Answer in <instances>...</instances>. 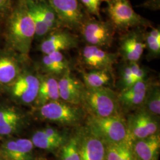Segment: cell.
<instances>
[{
    "mask_svg": "<svg viewBox=\"0 0 160 160\" xmlns=\"http://www.w3.org/2000/svg\"><path fill=\"white\" fill-rule=\"evenodd\" d=\"M8 26L11 45L22 55H28L35 37V27L25 0H21L12 10Z\"/></svg>",
    "mask_w": 160,
    "mask_h": 160,
    "instance_id": "6da1fadb",
    "label": "cell"
},
{
    "mask_svg": "<svg viewBox=\"0 0 160 160\" xmlns=\"http://www.w3.org/2000/svg\"><path fill=\"white\" fill-rule=\"evenodd\" d=\"M81 106L87 115L94 117L104 118L123 114L118 101V92L110 87L94 88L85 87Z\"/></svg>",
    "mask_w": 160,
    "mask_h": 160,
    "instance_id": "7a4b0ae2",
    "label": "cell"
},
{
    "mask_svg": "<svg viewBox=\"0 0 160 160\" xmlns=\"http://www.w3.org/2000/svg\"><path fill=\"white\" fill-rule=\"evenodd\" d=\"M86 122L87 129L106 145L130 138L123 114L104 118L87 115Z\"/></svg>",
    "mask_w": 160,
    "mask_h": 160,
    "instance_id": "3957f363",
    "label": "cell"
},
{
    "mask_svg": "<svg viewBox=\"0 0 160 160\" xmlns=\"http://www.w3.org/2000/svg\"><path fill=\"white\" fill-rule=\"evenodd\" d=\"M38 108V114L42 119L61 126H80L87 117L86 111L81 106L61 100L46 103Z\"/></svg>",
    "mask_w": 160,
    "mask_h": 160,
    "instance_id": "277c9868",
    "label": "cell"
},
{
    "mask_svg": "<svg viewBox=\"0 0 160 160\" xmlns=\"http://www.w3.org/2000/svg\"><path fill=\"white\" fill-rule=\"evenodd\" d=\"M106 12L109 22L118 30L125 32L137 27H148V20L133 10L130 0H108Z\"/></svg>",
    "mask_w": 160,
    "mask_h": 160,
    "instance_id": "5b68a950",
    "label": "cell"
},
{
    "mask_svg": "<svg viewBox=\"0 0 160 160\" xmlns=\"http://www.w3.org/2000/svg\"><path fill=\"white\" fill-rule=\"evenodd\" d=\"M79 31L87 45L101 48L111 46L116 33V29L110 22L87 17Z\"/></svg>",
    "mask_w": 160,
    "mask_h": 160,
    "instance_id": "8992f818",
    "label": "cell"
},
{
    "mask_svg": "<svg viewBox=\"0 0 160 160\" xmlns=\"http://www.w3.org/2000/svg\"><path fill=\"white\" fill-rule=\"evenodd\" d=\"M55 12L61 27L79 31L86 18L79 0H47Z\"/></svg>",
    "mask_w": 160,
    "mask_h": 160,
    "instance_id": "52a82bcc",
    "label": "cell"
},
{
    "mask_svg": "<svg viewBox=\"0 0 160 160\" xmlns=\"http://www.w3.org/2000/svg\"><path fill=\"white\" fill-rule=\"evenodd\" d=\"M160 118L139 108L128 114L126 119L128 135L132 141L148 137L160 132Z\"/></svg>",
    "mask_w": 160,
    "mask_h": 160,
    "instance_id": "ba28073f",
    "label": "cell"
},
{
    "mask_svg": "<svg viewBox=\"0 0 160 160\" xmlns=\"http://www.w3.org/2000/svg\"><path fill=\"white\" fill-rule=\"evenodd\" d=\"M145 30L137 27L125 31L119 39L118 54L123 62H139L145 50Z\"/></svg>",
    "mask_w": 160,
    "mask_h": 160,
    "instance_id": "9c48e42d",
    "label": "cell"
},
{
    "mask_svg": "<svg viewBox=\"0 0 160 160\" xmlns=\"http://www.w3.org/2000/svg\"><path fill=\"white\" fill-rule=\"evenodd\" d=\"M118 53L109 52L97 46L87 45L80 51V61L82 66L88 70L106 69L112 71L118 62Z\"/></svg>",
    "mask_w": 160,
    "mask_h": 160,
    "instance_id": "30bf717a",
    "label": "cell"
},
{
    "mask_svg": "<svg viewBox=\"0 0 160 160\" xmlns=\"http://www.w3.org/2000/svg\"><path fill=\"white\" fill-rule=\"evenodd\" d=\"M151 81L147 77L118 93L120 110L123 114L132 112L142 107Z\"/></svg>",
    "mask_w": 160,
    "mask_h": 160,
    "instance_id": "8fae6325",
    "label": "cell"
},
{
    "mask_svg": "<svg viewBox=\"0 0 160 160\" xmlns=\"http://www.w3.org/2000/svg\"><path fill=\"white\" fill-rule=\"evenodd\" d=\"M78 45L79 40L77 36L68 29L59 28L52 30L43 39L40 51L46 55L77 48Z\"/></svg>",
    "mask_w": 160,
    "mask_h": 160,
    "instance_id": "7c38bea8",
    "label": "cell"
},
{
    "mask_svg": "<svg viewBox=\"0 0 160 160\" xmlns=\"http://www.w3.org/2000/svg\"><path fill=\"white\" fill-rule=\"evenodd\" d=\"M80 160H106V145L86 126L76 134Z\"/></svg>",
    "mask_w": 160,
    "mask_h": 160,
    "instance_id": "4fadbf2b",
    "label": "cell"
},
{
    "mask_svg": "<svg viewBox=\"0 0 160 160\" xmlns=\"http://www.w3.org/2000/svg\"><path fill=\"white\" fill-rule=\"evenodd\" d=\"M40 84L39 77L31 72L19 75L12 88L14 97L20 102L29 104L34 103Z\"/></svg>",
    "mask_w": 160,
    "mask_h": 160,
    "instance_id": "5bb4252c",
    "label": "cell"
},
{
    "mask_svg": "<svg viewBox=\"0 0 160 160\" xmlns=\"http://www.w3.org/2000/svg\"><path fill=\"white\" fill-rule=\"evenodd\" d=\"M60 100L75 105H80L85 86L81 80L72 74L71 70L58 78Z\"/></svg>",
    "mask_w": 160,
    "mask_h": 160,
    "instance_id": "9a60e30c",
    "label": "cell"
},
{
    "mask_svg": "<svg viewBox=\"0 0 160 160\" xmlns=\"http://www.w3.org/2000/svg\"><path fill=\"white\" fill-rule=\"evenodd\" d=\"M34 145L31 139H10L2 144L0 149L4 160H33Z\"/></svg>",
    "mask_w": 160,
    "mask_h": 160,
    "instance_id": "2e32d148",
    "label": "cell"
},
{
    "mask_svg": "<svg viewBox=\"0 0 160 160\" xmlns=\"http://www.w3.org/2000/svg\"><path fill=\"white\" fill-rule=\"evenodd\" d=\"M132 148L136 160H158L160 132L148 137L132 141Z\"/></svg>",
    "mask_w": 160,
    "mask_h": 160,
    "instance_id": "e0dca14e",
    "label": "cell"
},
{
    "mask_svg": "<svg viewBox=\"0 0 160 160\" xmlns=\"http://www.w3.org/2000/svg\"><path fill=\"white\" fill-rule=\"evenodd\" d=\"M118 84L121 90L128 88L139 80L148 77L147 68L138 62H123L119 69Z\"/></svg>",
    "mask_w": 160,
    "mask_h": 160,
    "instance_id": "ac0fdd59",
    "label": "cell"
},
{
    "mask_svg": "<svg viewBox=\"0 0 160 160\" xmlns=\"http://www.w3.org/2000/svg\"><path fill=\"white\" fill-rule=\"evenodd\" d=\"M40 84L34 103L38 107L47 103L60 100L58 78L52 75L39 77Z\"/></svg>",
    "mask_w": 160,
    "mask_h": 160,
    "instance_id": "d6986e66",
    "label": "cell"
},
{
    "mask_svg": "<svg viewBox=\"0 0 160 160\" xmlns=\"http://www.w3.org/2000/svg\"><path fill=\"white\" fill-rule=\"evenodd\" d=\"M42 66L48 74L57 78L71 70V64L61 52L44 55L42 59Z\"/></svg>",
    "mask_w": 160,
    "mask_h": 160,
    "instance_id": "ffe728a7",
    "label": "cell"
},
{
    "mask_svg": "<svg viewBox=\"0 0 160 160\" xmlns=\"http://www.w3.org/2000/svg\"><path fill=\"white\" fill-rule=\"evenodd\" d=\"M80 73L86 88H94L102 87H109L114 81L112 71L106 69L81 70Z\"/></svg>",
    "mask_w": 160,
    "mask_h": 160,
    "instance_id": "44dd1931",
    "label": "cell"
},
{
    "mask_svg": "<svg viewBox=\"0 0 160 160\" xmlns=\"http://www.w3.org/2000/svg\"><path fill=\"white\" fill-rule=\"evenodd\" d=\"M22 124L20 114L12 109L0 110V135H10L19 129Z\"/></svg>",
    "mask_w": 160,
    "mask_h": 160,
    "instance_id": "7402d4cb",
    "label": "cell"
},
{
    "mask_svg": "<svg viewBox=\"0 0 160 160\" xmlns=\"http://www.w3.org/2000/svg\"><path fill=\"white\" fill-rule=\"evenodd\" d=\"M141 108L149 113L160 118V86L159 82L151 81Z\"/></svg>",
    "mask_w": 160,
    "mask_h": 160,
    "instance_id": "603a6c76",
    "label": "cell"
},
{
    "mask_svg": "<svg viewBox=\"0 0 160 160\" xmlns=\"http://www.w3.org/2000/svg\"><path fill=\"white\" fill-rule=\"evenodd\" d=\"M144 40L145 49L147 51L148 61L157 59L160 56V27L150 26L148 31H145Z\"/></svg>",
    "mask_w": 160,
    "mask_h": 160,
    "instance_id": "cb8c5ba5",
    "label": "cell"
},
{
    "mask_svg": "<svg viewBox=\"0 0 160 160\" xmlns=\"http://www.w3.org/2000/svg\"><path fill=\"white\" fill-rule=\"evenodd\" d=\"M19 75V67L15 60L7 56L0 57V84H10Z\"/></svg>",
    "mask_w": 160,
    "mask_h": 160,
    "instance_id": "d4e9b609",
    "label": "cell"
},
{
    "mask_svg": "<svg viewBox=\"0 0 160 160\" xmlns=\"http://www.w3.org/2000/svg\"><path fill=\"white\" fill-rule=\"evenodd\" d=\"M29 13L32 18L35 27V37L43 39L51 32L37 7L36 3L32 0H25Z\"/></svg>",
    "mask_w": 160,
    "mask_h": 160,
    "instance_id": "484cf974",
    "label": "cell"
},
{
    "mask_svg": "<svg viewBox=\"0 0 160 160\" xmlns=\"http://www.w3.org/2000/svg\"><path fill=\"white\" fill-rule=\"evenodd\" d=\"M67 140L63 141L49 137L42 130L36 132L31 139L34 147L47 151H54L61 148Z\"/></svg>",
    "mask_w": 160,
    "mask_h": 160,
    "instance_id": "4316f807",
    "label": "cell"
},
{
    "mask_svg": "<svg viewBox=\"0 0 160 160\" xmlns=\"http://www.w3.org/2000/svg\"><path fill=\"white\" fill-rule=\"evenodd\" d=\"M35 2L45 22L51 31L61 28L55 12L49 4L47 0Z\"/></svg>",
    "mask_w": 160,
    "mask_h": 160,
    "instance_id": "83f0119b",
    "label": "cell"
},
{
    "mask_svg": "<svg viewBox=\"0 0 160 160\" xmlns=\"http://www.w3.org/2000/svg\"><path fill=\"white\" fill-rule=\"evenodd\" d=\"M61 160H80L76 135L70 138L61 147Z\"/></svg>",
    "mask_w": 160,
    "mask_h": 160,
    "instance_id": "f1b7e54d",
    "label": "cell"
},
{
    "mask_svg": "<svg viewBox=\"0 0 160 160\" xmlns=\"http://www.w3.org/2000/svg\"><path fill=\"white\" fill-rule=\"evenodd\" d=\"M108 0H79L90 14L100 19V6L103 2H107Z\"/></svg>",
    "mask_w": 160,
    "mask_h": 160,
    "instance_id": "f546056e",
    "label": "cell"
},
{
    "mask_svg": "<svg viewBox=\"0 0 160 160\" xmlns=\"http://www.w3.org/2000/svg\"><path fill=\"white\" fill-rule=\"evenodd\" d=\"M41 130L48 137L53 138V139L63 140V141L67 140L64 137V135L55 128H51V127H47V128L42 129Z\"/></svg>",
    "mask_w": 160,
    "mask_h": 160,
    "instance_id": "4dcf8cb0",
    "label": "cell"
},
{
    "mask_svg": "<svg viewBox=\"0 0 160 160\" xmlns=\"http://www.w3.org/2000/svg\"><path fill=\"white\" fill-rule=\"evenodd\" d=\"M160 0H147L142 6L151 10L157 11L160 9Z\"/></svg>",
    "mask_w": 160,
    "mask_h": 160,
    "instance_id": "1f68e13d",
    "label": "cell"
},
{
    "mask_svg": "<svg viewBox=\"0 0 160 160\" xmlns=\"http://www.w3.org/2000/svg\"><path fill=\"white\" fill-rule=\"evenodd\" d=\"M11 8L10 0H0V14H6Z\"/></svg>",
    "mask_w": 160,
    "mask_h": 160,
    "instance_id": "d6a6232c",
    "label": "cell"
},
{
    "mask_svg": "<svg viewBox=\"0 0 160 160\" xmlns=\"http://www.w3.org/2000/svg\"><path fill=\"white\" fill-rule=\"evenodd\" d=\"M48 160L46 159V158H37V159H36V160Z\"/></svg>",
    "mask_w": 160,
    "mask_h": 160,
    "instance_id": "836d02e7",
    "label": "cell"
},
{
    "mask_svg": "<svg viewBox=\"0 0 160 160\" xmlns=\"http://www.w3.org/2000/svg\"><path fill=\"white\" fill-rule=\"evenodd\" d=\"M0 160H4L3 158H2V157L1 153V151H0Z\"/></svg>",
    "mask_w": 160,
    "mask_h": 160,
    "instance_id": "e575fe53",
    "label": "cell"
},
{
    "mask_svg": "<svg viewBox=\"0 0 160 160\" xmlns=\"http://www.w3.org/2000/svg\"><path fill=\"white\" fill-rule=\"evenodd\" d=\"M34 2H40V1H44V0H32Z\"/></svg>",
    "mask_w": 160,
    "mask_h": 160,
    "instance_id": "d590c367",
    "label": "cell"
}]
</instances>
